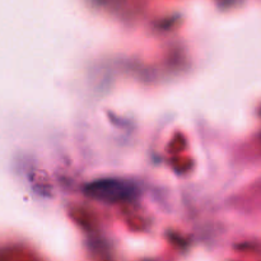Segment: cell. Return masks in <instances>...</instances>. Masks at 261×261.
<instances>
[{
  "mask_svg": "<svg viewBox=\"0 0 261 261\" xmlns=\"http://www.w3.org/2000/svg\"><path fill=\"white\" fill-rule=\"evenodd\" d=\"M132 188L117 181H109V182H96L89 186V194L99 199H111L112 201L117 199H124L132 194Z\"/></svg>",
  "mask_w": 261,
  "mask_h": 261,
  "instance_id": "6da1fadb",
  "label": "cell"
}]
</instances>
